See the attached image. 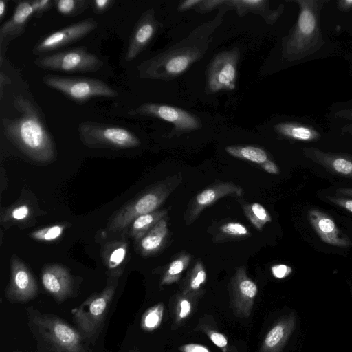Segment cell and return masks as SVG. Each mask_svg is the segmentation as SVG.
<instances>
[{
    "label": "cell",
    "instance_id": "16",
    "mask_svg": "<svg viewBox=\"0 0 352 352\" xmlns=\"http://www.w3.org/2000/svg\"><path fill=\"white\" fill-rule=\"evenodd\" d=\"M41 283L44 289L58 303L72 297L74 292V282L68 269L60 264H50L41 271Z\"/></svg>",
    "mask_w": 352,
    "mask_h": 352
},
{
    "label": "cell",
    "instance_id": "29",
    "mask_svg": "<svg viewBox=\"0 0 352 352\" xmlns=\"http://www.w3.org/2000/svg\"><path fill=\"white\" fill-rule=\"evenodd\" d=\"M225 151L235 158L246 160L258 165L269 159L268 155L264 149L254 146H228L225 148Z\"/></svg>",
    "mask_w": 352,
    "mask_h": 352
},
{
    "label": "cell",
    "instance_id": "22",
    "mask_svg": "<svg viewBox=\"0 0 352 352\" xmlns=\"http://www.w3.org/2000/svg\"><path fill=\"white\" fill-rule=\"evenodd\" d=\"M296 324V318L294 314L281 317L265 336L258 352H281Z\"/></svg>",
    "mask_w": 352,
    "mask_h": 352
},
{
    "label": "cell",
    "instance_id": "15",
    "mask_svg": "<svg viewBox=\"0 0 352 352\" xmlns=\"http://www.w3.org/2000/svg\"><path fill=\"white\" fill-rule=\"evenodd\" d=\"M257 292V286L248 276L246 268L238 267L230 282V293L232 304L239 316H250Z\"/></svg>",
    "mask_w": 352,
    "mask_h": 352
},
{
    "label": "cell",
    "instance_id": "17",
    "mask_svg": "<svg viewBox=\"0 0 352 352\" xmlns=\"http://www.w3.org/2000/svg\"><path fill=\"white\" fill-rule=\"evenodd\" d=\"M160 25L154 9L150 8L142 14L131 34L126 60H133L139 56L153 38Z\"/></svg>",
    "mask_w": 352,
    "mask_h": 352
},
{
    "label": "cell",
    "instance_id": "13",
    "mask_svg": "<svg viewBox=\"0 0 352 352\" xmlns=\"http://www.w3.org/2000/svg\"><path fill=\"white\" fill-rule=\"evenodd\" d=\"M243 194L242 187L230 182L214 181L195 195L189 201L184 213L186 225L192 224L203 210L224 197H240Z\"/></svg>",
    "mask_w": 352,
    "mask_h": 352
},
{
    "label": "cell",
    "instance_id": "38",
    "mask_svg": "<svg viewBox=\"0 0 352 352\" xmlns=\"http://www.w3.org/2000/svg\"><path fill=\"white\" fill-rule=\"evenodd\" d=\"M325 198L328 201L352 213V198L332 195L326 196Z\"/></svg>",
    "mask_w": 352,
    "mask_h": 352
},
{
    "label": "cell",
    "instance_id": "42",
    "mask_svg": "<svg viewBox=\"0 0 352 352\" xmlns=\"http://www.w3.org/2000/svg\"><path fill=\"white\" fill-rule=\"evenodd\" d=\"M271 270L273 276L276 278H284L289 276L292 272V269L290 266L283 264L273 265Z\"/></svg>",
    "mask_w": 352,
    "mask_h": 352
},
{
    "label": "cell",
    "instance_id": "18",
    "mask_svg": "<svg viewBox=\"0 0 352 352\" xmlns=\"http://www.w3.org/2000/svg\"><path fill=\"white\" fill-rule=\"evenodd\" d=\"M307 217L313 229L324 243L340 248L352 245L349 236L338 227L333 219L324 212L313 208L309 210Z\"/></svg>",
    "mask_w": 352,
    "mask_h": 352
},
{
    "label": "cell",
    "instance_id": "51",
    "mask_svg": "<svg viewBox=\"0 0 352 352\" xmlns=\"http://www.w3.org/2000/svg\"><path fill=\"white\" fill-rule=\"evenodd\" d=\"M14 352H23V351H14Z\"/></svg>",
    "mask_w": 352,
    "mask_h": 352
},
{
    "label": "cell",
    "instance_id": "23",
    "mask_svg": "<svg viewBox=\"0 0 352 352\" xmlns=\"http://www.w3.org/2000/svg\"><path fill=\"white\" fill-rule=\"evenodd\" d=\"M169 230L168 216L158 221L138 242L139 253L143 256H150L161 251L168 242Z\"/></svg>",
    "mask_w": 352,
    "mask_h": 352
},
{
    "label": "cell",
    "instance_id": "14",
    "mask_svg": "<svg viewBox=\"0 0 352 352\" xmlns=\"http://www.w3.org/2000/svg\"><path fill=\"white\" fill-rule=\"evenodd\" d=\"M92 18L85 19L71 24L47 35L33 47L32 52L38 56L67 46L86 36L97 28Z\"/></svg>",
    "mask_w": 352,
    "mask_h": 352
},
{
    "label": "cell",
    "instance_id": "40",
    "mask_svg": "<svg viewBox=\"0 0 352 352\" xmlns=\"http://www.w3.org/2000/svg\"><path fill=\"white\" fill-rule=\"evenodd\" d=\"M335 116L336 118H342L351 122V123L344 126L341 130L342 133H349L352 135V107L340 110L336 113Z\"/></svg>",
    "mask_w": 352,
    "mask_h": 352
},
{
    "label": "cell",
    "instance_id": "25",
    "mask_svg": "<svg viewBox=\"0 0 352 352\" xmlns=\"http://www.w3.org/2000/svg\"><path fill=\"white\" fill-rule=\"evenodd\" d=\"M35 210L29 201L19 200L13 205L1 209L0 222L5 228H9L12 225H26L33 223V216Z\"/></svg>",
    "mask_w": 352,
    "mask_h": 352
},
{
    "label": "cell",
    "instance_id": "8",
    "mask_svg": "<svg viewBox=\"0 0 352 352\" xmlns=\"http://www.w3.org/2000/svg\"><path fill=\"white\" fill-rule=\"evenodd\" d=\"M43 81L47 87L79 104L94 97L113 98L118 96L116 90L96 78L45 74Z\"/></svg>",
    "mask_w": 352,
    "mask_h": 352
},
{
    "label": "cell",
    "instance_id": "49",
    "mask_svg": "<svg viewBox=\"0 0 352 352\" xmlns=\"http://www.w3.org/2000/svg\"><path fill=\"white\" fill-rule=\"evenodd\" d=\"M338 195L352 197V188H340L336 190Z\"/></svg>",
    "mask_w": 352,
    "mask_h": 352
},
{
    "label": "cell",
    "instance_id": "35",
    "mask_svg": "<svg viewBox=\"0 0 352 352\" xmlns=\"http://www.w3.org/2000/svg\"><path fill=\"white\" fill-rule=\"evenodd\" d=\"M65 225L56 224L31 232L32 239L40 241H52L58 239L63 234Z\"/></svg>",
    "mask_w": 352,
    "mask_h": 352
},
{
    "label": "cell",
    "instance_id": "46",
    "mask_svg": "<svg viewBox=\"0 0 352 352\" xmlns=\"http://www.w3.org/2000/svg\"><path fill=\"white\" fill-rule=\"evenodd\" d=\"M201 0H186L179 3L177 7L179 12H184L190 9H194L197 6Z\"/></svg>",
    "mask_w": 352,
    "mask_h": 352
},
{
    "label": "cell",
    "instance_id": "11",
    "mask_svg": "<svg viewBox=\"0 0 352 352\" xmlns=\"http://www.w3.org/2000/svg\"><path fill=\"white\" fill-rule=\"evenodd\" d=\"M131 116L152 117L168 122L173 125L168 137L179 136L202 127L201 121L188 111L164 104L143 103L129 111Z\"/></svg>",
    "mask_w": 352,
    "mask_h": 352
},
{
    "label": "cell",
    "instance_id": "9",
    "mask_svg": "<svg viewBox=\"0 0 352 352\" xmlns=\"http://www.w3.org/2000/svg\"><path fill=\"white\" fill-rule=\"evenodd\" d=\"M34 63L43 69L69 73L96 72L104 65L100 58L83 46L38 56Z\"/></svg>",
    "mask_w": 352,
    "mask_h": 352
},
{
    "label": "cell",
    "instance_id": "41",
    "mask_svg": "<svg viewBox=\"0 0 352 352\" xmlns=\"http://www.w3.org/2000/svg\"><path fill=\"white\" fill-rule=\"evenodd\" d=\"M115 3L114 0H94L91 1V6L96 14H102L108 11Z\"/></svg>",
    "mask_w": 352,
    "mask_h": 352
},
{
    "label": "cell",
    "instance_id": "6",
    "mask_svg": "<svg viewBox=\"0 0 352 352\" xmlns=\"http://www.w3.org/2000/svg\"><path fill=\"white\" fill-rule=\"evenodd\" d=\"M118 285V277L109 276L106 287L92 294L71 311L76 327L90 343L95 344Z\"/></svg>",
    "mask_w": 352,
    "mask_h": 352
},
{
    "label": "cell",
    "instance_id": "36",
    "mask_svg": "<svg viewBox=\"0 0 352 352\" xmlns=\"http://www.w3.org/2000/svg\"><path fill=\"white\" fill-rule=\"evenodd\" d=\"M226 0H201L194 10L196 12L204 14L220 9L226 6Z\"/></svg>",
    "mask_w": 352,
    "mask_h": 352
},
{
    "label": "cell",
    "instance_id": "47",
    "mask_svg": "<svg viewBox=\"0 0 352 352\" xmlns=\"http://www.w3.org/2000/svg\"><path fill=\"white\" fill-rule=\"evenodd\" d=\"M336 7L340 12L352 11V0H339L336 2Z\"/></svg>",
    "mask_w": 352,
    "mask_h": 352
},
{
    "label": "cell",
    "instance_id": "20",
    "mask_svg": "<svg viewBox=\"0 0 352 352\" xmlns=\"http://www.w3.org/2000/svg\"><path fill=\"white\" fill-rule=\"evenodd\" d=\"M226 6L230 10H234L239 16L249 13L257 14L268 25L274 24L285 10L284 4L271 9L268 0H226Z\"/></svg>",
    "mask_w": 352,
    "mask_h": 352
},
{
    "label": "cell",
    "instance_id": "27",
    "mask_svg": "<svg viewBox=\"0 0 352 352\" xmlns=\"http://www.w3.org/2000/svg\"><path fill=\"white\" fill-rule=\"evenodd\" d=\"M168 213L167 209H161L138 217L126 228L129 236L135 243L138 242L158 221L166 217Z\"/></svg>",
    "mask_w": 352,
    "mask_h": 352
},
{
    "label": "cell",
    "instance_id": "19",
    "mask_svg": "<svg viewBox=\"0 0 352 352\" xmlns=\"http://www.w3.org/2000/svg\"><path fill=\"white\" fill-rule=\"evenodd\" d=\"M302 151L307 158L331 174L352 179V155L324 151L316 147H305Z\"/></svg>",
    "mask_w": 352,
    "mask_h": 352
},
{
    "label": "cell",
    "instance_id": "39",
    "mask_svg": "<svg viewBox=\"0 0 352 352\" xmlns=\"http://www.w3.org/2000/svg\"><path fill=\"white\" fill-rule=\"evenodd\" d=\"M54 1L52 0H34L31 1V5L34 11V14L36 16H41L44 12H47L52 8Z\"/></svg>",
    "mask_w": 352,
    "mask_h": 352
},
{
    "label": "cell",
    "instance_id": "43",
    "mask_svg": "<svg viewBox=\"0 0 352 352\" xmlns=\"http://www.w3.org/2000/svg\"><path fill=\"white\" fill-rule=\"evenodd\" d=\"M209 337L211 341L219 348H223L228 344L226 337L221 333L211 332Z\"/></svg>",
    "mask_w": 352,
    "mask_h": 352
},
{
    "label": "cell",
    "instance_id": "12",
    "mask_svg": "<svg viewBox=\"0 0 352 352\" xmlns=\"http://www.w3.org/2000/svg\"><path fill=\"white\" fill-rule=\"evenodd\" d=\"M38 294L37 283L27 265L12 256L10 264V280L5 289L6 298L10 303H25Z\"/></svg>",
    "mask_w": 352,
    "mask_h": 352
},
{
    "label": "cell",
    "instance_id": "1",
    "mask_svg": "<svg viewBox=\"0 0 352 352\" xmlns=\"http://www.w3.org/2000/svg\"><path fill=\"white\" fill-rule=\"evenodd\" d=\"M230 10L227 6L221 7L214 18L197 26L182 41L140 63L139 77L169 81L186 72L204 57Z\"/></svg>",
    "mask_w": 352,
    "mask_h": 352
},
{
    "label": "cell",
    "instance_id": "5",
    "mask_svg": "<svg viewBox=\"0 0 352 352\" xmlns=\"http://www.w3.org/2000/svg\"><path fill=\"white\" fill-rule=\"evenodd\" d=\"M182 179V175L179 173L149 186L109 218L107 230L110 232L123 231L138 217L158 210Z\"/></svg>",
    "mask_w": 352,
    "mask_h": 352
},
{
    "label": "cell",
    "instance_id": "48",
    "mask_svg": "<svg viewBox=\"0 0 352 352\" xmlns=\"http://www.w3.org/2000/svg\"><path fill=\"white\" fill-rule=\"evenodd\" d=\"M11 83V80L8 78V76H6L2 72L0 74V87H1V98L3 94V86H6L8 84Z\"/></svg>",
    "mask_w": 352,
    "mask_h": 352
},
{
    "label": "cell",
    "instance_id": "31",
    "mask_svg": "<svg viewBox=\"0 0 352 352\" xmlns=\"http://www.w3.org/2000/svg\"><path fill=\"white\" fill-rule=\"evenodd\" d=\"M251 232L240 222L228 221L221 224L214 236L216 242L239 240L250 236Z\"/></svg>",
    "mask_w": 352,
    "mask_h": 352
},
{
    "label": "cell",
    "instance_id": "30",
    "mask_svg": "<svg viewBox=\"0 0 352 352\" xmlns=\"http://www.w3.org/2000/svg\"><path fill=\"white\" fill-rule=\"evenodd\" d=\"M206 278L207 274L204 263L201 259H198L184 281L183 294L199 293Z\"/></svg>",
    "mask_w": 352,
    "mask_h": 352
},
{
    "label": "cell",
    "instance_id": "26",
    "mask_svg": "<svg viewBox=\"0 0 352 352\" xmlns=\"http://www.w3.org/2000/svg\"><path fill=\"white\" fill-rule=\"evenodd\" d=\"M128 252V243L124 241H116L106 244L103 251L104 265L111 272L109 276L121 275V266L126 261Z\"/></svg>",
    "mask_w": 352,
    "mask_h": 352
},
{
    "label": "cell",
    "instance_id": "34",
    "mask_svg": "<svg viewBox=\"0 0 352 352\" xmlns=\"http://www.w3.org/2000/svg\"><path fill=\"white\" fill-rule=\"evenodd\" d=\"M164 313V305L158 303L148 309L141 319V327L146 331H151L161 324Z\"/></svg>",
    "mask_w": 352,
    "mask_h": 352
},
{
    "label": "cell",
    "instance_id": "2",
    "mask_svg": "<svg viewBox=\"0 0 352 352\" xmlns=\"http://www.w3.org/2000/svg\"><path fill=\"white\" fill-rule=\"evenodd\" d=\"M13 106L19 116L2 118L5 135L32 161L54 162L57 156L56 146L36 106L21 94L14 97Z\"/></svg>",
    "mask_w": 352,
    "mask_h": 352
},
{
    "label": "cell",
    "instance_id": "50",
    "mask_svg": "<svg viewBox=\"0 0 352 352\" xmlns=\"http://www.w3.org/2000/svg\"><path fill=\"white\" fill-rule=\"evenodd\" d=\"M7 1L5 0H0V19L1 20L4 17L6 13Z\"/></svg>",
    "mask_w": 352,
    "mask_h": 352
},
{
    "label": "cell",
    "instance_id": "44",
    "mask_svg": "<svg viewBox=\"0 0 352 352\" xmlns=\"http://www.w3.org/2000/svg\"><path fill=\"white\" fill-rule=\"evenodd\" d=\"M180 352H210L209 349L199 344H187L179 347Z\"/></svg>",
    "mask_w": 352,
    "mask_h": 352
},
{
    "label": "cell",
    "instance_id": "24",
    "mask_svg": "<svg viewBox=\"0 0 352 352\" xmlns=\"http://www.w3.org/2000/svg\"><path fill=\"white\" fill-rule=\"evenodd\" d=\"M280 136L292 140L311 142L321 139L320 133L310 125L293 122H283L274 126Z\"/></svg>",
    "mask_w": 352,
    "mask_h": 352
},
{
    "label": "cell",
    "instance_id": "45",
    "mask_svg": "<svg viewBox=\"0 0 352 352\" xmlns=\"http://www.w3.org/2000/svg\"><path fill=\"white\" fill-rule=\"evenodd\" d=\"M259 166L270 174L278 175L280 173L278 166L270 159H268L264 163L259 165Z\"/></svg>",
    "mask_w": 352,
    "mask_h": 352
},
{
    "label": "cell",
    "instance_id": "7",
    "mask_svg": "<svg viewBox=\"0 0 352 352\" xmlns=\"http://www.w3.org/2000/svg\"><path fill=\"white\" fill-rule=\"evenodd\" d=\"M78 130L82 143L91 148L127 149L141 144L133 132L118 126L86 121Z\"/></svg>",
    "mask_w": 352,
    "mask_h": 352
},
{
    "label": "cell",
    "instance_id": "4",
    "mask_svg": "<svg viewBox=\"0 0 352 352\" xmlns=\"http://www.w3.org/2000/svg\"><path fill=\"white\" fill-rule=\"evenodd\" d=\"M299 7L296 23L282 39L281 52L288 61H298L315 54L324 45L320 27L322 10L328 0H293Z\"/></svg>",
    "mask_w": 352,
    "mask_h": 352
},
{
    "label": "cell",
    "instance_id": "3",
    "mask_svg": "<svg viewBox=\"0 0 352 352\" xmlns=\"http://www.w3.org/2000/svg\"><path fill=\"white\" fill-rule=\"evenodd\" d=\"M28 327L38 352H93L90 343L76 327L34 306L25 309Z\"/></svg>",
    "mask_w": 352,
    "mask_h": 352
},
{
    "label": "cell",
    "instance_id": "28",
    "mask_svg": "<svg viewBox=\"0 0 352 352\" xmlns=\"http://www.w3.org/2000/svg\"><path fill=\"white\" fill-rule=\"evenodd\" d=\"M192 255L182 251L175 255L165 268L162 276L161 285H170L179 280L182 273L189 265Z\"/></svg>",
    "mask_w": 352,
    "mask_h": 352
},
{
    "label": "cell",
    "instance_id": "21",
    "mask_svg": "<svg viewBox=\"0 0 352 352\" xmlns=\"http://www.w3.org/2000/svg\"><path fill=\"white\" fill-rule=\"evenodd\" d=\"M33 14L31 1H18L12 16L0 28L1 45H6L11 40L20 36L24 32L28 22Z\"/></svg>",
    "mask_w": 352,
    "mask_h": 352
},
{
    "label": "cell",
    "instance_id": "33",
    "mask_svg": "<svg viewBox=\"0 0 352 352\" xmlns=\"http://www.w3.org/2000/svg\"><path fill=\"white\" fill-rule=\"evenodd\" d=\"M54 3L58 12L67 17L78 15L91 6L89 0H56Z\"/></svg>",
    "mask_w": 352,
    "mask_h": 352
},
{
    "label": "cell",
    "instance_id": "32",
    "mask_svg": "<svg viewBox=\"0 0 352 352\" xmlns=\"http://www.w3.org/2000/svg\"><path fill=\"white\" fill-rule=\"evenodd\" d=\"M243 212L256 229L263 230L265 225L272 221V217L265 208L258 203L242 204Z\"/></svg>",
    "mask_w": 352,
    "mask_h": 352
},
{
    "label": "cell",
    "instance_id": "10",
    "mask_svg": "<svg viewBox=\"0 0 352 352\" xmlns=\"http://www.w3.org/2000/svg\"><path fill=\"white\" fill-rule=\"evenodd\" d=\"M239 48L234 47L217 54L206 69L205 91L207 94L236 88Z\"/></svg>",
    "mask_w": 352,
    "mask_h": 352
},
{
    "label": "cell",
    "instance_id": "37",
    "mask_svg": "<svg viewBox=\"0 0 352 352\" xmlns=\"http://www.w3.org/2000/svg\"><path fill=\"white\" fill-rule=\"evenodd\" d=\"M178 309L177 319L178 321L187 318L191 312V302L186 296L179 298L177 303Z\"/></svg>",
    "mask_w": 352,
    "mask_h": 352
}]
</instances>
